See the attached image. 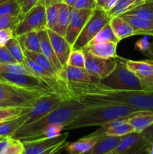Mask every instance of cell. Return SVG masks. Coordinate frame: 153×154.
Returning a JSON list of instances; mask_svg holds the SVG:
<instances>
[{"instance_id":"obj_28","label":"cell","mask_w":153,"mask_h":154,"mask_svg":"<svg viewBox=\"0 0 153 154\" xmlns=\"http://www.w3.org/2000/svg\"><path fill=\"white\" fill-rule=\"evenodd\" d=\"M119 42L120 41L116 36L109 23L104 27H103V29L93 38L88 46H91V45H95L98 43H105V42H113V43L118 44Z\"/></svg>"},{"instance_id":"obj_46","label":"cell","mask_w":153,"mask_h":154,"mask_svg":"<svg viewBox=\"0 0 153 154\" xmlns=\"http://www.w3.org/2000/svg\"><path fill=\"white\" fill-rule=\"evenodd\" d=\"M142 137L147 141V142L151 144L153 142V124H152L149 127L146 129L143 132H141Z\"/></svg>"},{"instance_id":"obj_52","label":"cell","mask_w":153,"mask_h":154,"mask_svg":"<svg viewBox=\"0 0 153 154\" xmlns=\"http://www.w3.org/2000/svg\"><path fill=\"white\" fill-rule=\"evenodd\" d=\"M147 154H153V142H152L151 144H149V145H148Z\"/></svg>"},{"instance_id":"obj_34","label":"cell","mask_w":153,"mask_h":154,"mask_svg":"<svg viewBox=\"0 0 153 154\" xmlns=\"http://www.w3.org/2000/svg\"><path fill=\"white\" fill-rule=\"evenodd\" d=\"M62 3L52 4L46 7V29L52 30L55 26L58 16L60 9Z\"/></svg>"},{"instance_id":"obj_12","label":"cell","mask_w":153,"mask_h":154,"mask_svg":"<svg viewBox=\"0 0 153 154\" xmlns=\"http://www.w3.org/2000/svg\"><path fill=\"white\" fill-rule=\"evenodd\" d=\"M132 132H134V127L127 121L125 117H122L101 126L100 129H97L93 134L100 137H122Z\"/></svg>"},{"instance_id":"obj_26","label":"cell","mask_w":153,"mask_h":154,"mask_svg":"<svg viewBox=\"0 0 153 154\" xmlns=\"http://www.w3.org/2000/svg\"><path fill=\"white\" fill-rule=\"evenodd\" d=\"M24 55H25V57L31 59L32 61L37 63L38 66L43 68L44 69H45L46 72L50 73L54 77L58 78V70L56 69L55 66L50 63V61L42 53H37L33 52V51H26L24 52Z\"/></svg>"},{"instance_id":"obj_3","label":"cell","mask_w":153,"mask_h":154,"mask_svg":"<svg viewBox=\"0 0 153 154\" xmlns=\"http://www.w3.org/2000/svg\"><path fill=\"white\" fill-rule=\"evenodd\" d=\"M139 110L124 105L88 107L66 125L64 130H73L88 126H104L116 119L130 115Z\"/></svg>"},{"instance_id":"obj_48","label":"cell","mask_w":153,"mask_h":154,"mask_svg":"<svg viewBox=\"0 0 153 154\" xmlns=\"http://www.w3.org/2000/svg\"><path fill=\"white\" fill-rule=\"evenodd\" d=\"M143 54H145L146 56H147L148 57H149V58L152 59L153 60V40L152 42L150 43L149 47H148V48L147 49V51H145Z\"/></svg>"},{"instance_id":"obj_53","label":"cell","mask_w":153,"mask_h":154,"mask_svg":"<svg viewBox=\"0 0 153 154\" xmlns=\"http://www.w3.org/2000/svg\"><path fill=\"white\" fill-rule=\"evenodd\" d=\"M14 106L11 104L8 103V102H0V107H10Z\"/></svg>"},{"instance_id":"obj_39","label":"cell","mask_w":153,"mask_h":154,"mask_svg":"<svg viewBox=\"0 0 153 154\" xmlns=\"http://www.w3.org/2000/svg\"><path fill=\"white\" fill-rule=\"evenodd\" d=\"M62 130H64V126L62 125H50V126H46L45 129H44L41 133L34 140L40 139V138H55V137L61 135V132Z\"/></svg>"},{"instance_id":"obj_54","label":"cell","mask_w":153,"mask_h":154,"mask_svg":"<svg viewBox=\"0 0 153 154\" xmlns=\"http://www.w3.org/2000/svg\"><path fill=\"white\" fill-rule=\"evenodd\" d=\"M8 1H10V0H0V5L2 4V3H4V2H8Z\"/></svg>"},{"instance_id":"obj_38","label":"cell","mask_w":153,"mask_h":154,"mask_svg":"<svg viewBox=\"0 0 153 154\" xmlns=\"http://www.w3.org/2000/svg\"><path fill=\"white\" fill-rule=\"evenodd\" d=\"M22 16H10L2 15L0 16V29H12L14 31Z\"/></svg>"},{"instance_id":"obj_8","label":"cell","mask_w":153,"mask_h":154,"mask_svg":"<svg viewBox=\"0 0 153 154\" xmlns=\"http://www.w3.org/2000/svg\"><path fill=\"white\" fill-rule=\"evenodd\" d=\"M69 99L67 96H63L57 93L45 95L34 104L32 107L27 111L28 118L23 125L28 124L49 114L51 111L56 108L58 105L66 99Z\"/></svg>"},{"instance_id":"obj_50","label":"cell","mask_w":153,"mask_h":154,"mask_svg":"<svg viewBox=\"0 0 153 154\" xmlns=\"http://www.w3.org/2000/svg\"><path fill=\"white\" fill-rule=\"evenodd\" d=\"M63 0H44L45 5L48 6L52 4H57V3H62Z\"/></svg>"},{"instance_id":"obj_2","label":"cell","mask_w":153,"mask_h":154,"mask_svg":"<svg viewBox=\"0 0 153 154\" xmlns=\"http://www.w3.org/2000/svg\"><path fill=\"white\" fill-rule=\"evenodd\" d=\"M87 108L85 104L76 98L68 99L44 117L21 126L12 137L20 140L22 142L32 141L50 125H62L64 127Z\"/></svg>"},{"instance_id":"obj_45","label":"cell","mask_w":153,"mask_h":154,"mask_svg":"<svg viewBox=\"0 0 153 154\" xmlns=\"http://www.w3.org/2000/svg\"><path fill=\"white\" fill-rule=\"evenodd\" d=\"M146 90L153 91V75L145 78H140Z\"/></svg>"},{"instance_id":"obj_10","label":"cell","mask_w":153,"mask_h":154,"mask_svg":"<svg viewBox=\"0 0 153 154\" xmlns=\"http://www.w3.org/2000/svg\"><path fill=\"white\" fill-rule=\"evenodd\" d=\"M0 81L32 90L55 93L43 80L36 75L0 72Z\"/></svg>"},{"instance_id":"obj_41","label":"cell","mask_w":153,"mask_h":154,"mask_svg":"<svg viewBox=\"0 0 153 154\" xmlns=\"http://www.w3.org/2000/svg\"><path fill=\"white\" fill-rule=\"evenodd\" d=\"M17 63L5 46L0 47V63Z\"/></svg>"},{"instance_id":"obj_14","label":"cell","mask_w":153,"mask_h":154,"mask_svg":"<svg viewBox=\"0 0 153 154\" xmlns=\"http://www.w3.org/2000/svg\"><path fill=\"white\" fill-rule=\"evenodd\" d=\"M46 30L56 55L63 68L67 66L69 56L72 51V46L66 41L64 37L57 34L52 30Z\"/></svg>"},{"instance_id":"obj_5","label":"cell","mask_w":153,"mask_h":154,"mask_svg":"<svg viewBox=\"0 0 153 154\" xmlns=\"http://www.w3.org/2000/svg\"><path fill=\"white\" fill-rule=\"evenodd\" d=\"M53 93L19 87L0 81V102H8L14 106L32 107L42 96Z\"/></svg>"},{"instance_id":"obj_42","label":"cell","mask_w":153,"mask_h":154,"mask_svg":"<svg viewBox=\"0 0 153 154\" xmlns=\"http://www.w3.org/2000/svg\"><path fill=\"white\" fill-rule=\"evenodd\" d=\"M21 8L22 15H24L28 11L32 8L37 5L40 0H17Z\"/></svg>"},{"instance_id":"obj_7","label":"cell","mask_w":153,"mask_h":154,"mask_svg":"<svg viewBox=\"0 0 153 154\" xmlns=\"http://www.w3.org/2000/svg\"><path fill=\"white\" fill-rule=\"evenodd\" d=\"M46 29V5L44 0H40L27 13L22 15L20 21L14 31V36Z\"/></svg>"},{"instance_id":"obj_49","label":"cell","mask_w":153,"mask_h":154,"mask_svg":"<svg viewBox=\"0 0 153 154\" xmlns=\"http://www.w3.org/2000/svg\"><path fill=\"white\" fill-rule=\"evenodd\" d=\"M77 2L78 0H63L62 3L67 5L69 7H74V5Z\"/></svg>"},{"instance_id":"obj_1","label":"cell","mask_w":153,"mask_h":154,"mask_svg":"<svg viewBox=\"0 0 153 154\" xmlns=\"http://www.w3.org/2000/svg\"><path fill=\"white\" fill-rule=\"evenodd\" d=\"M62 86L69 98H76L87 107L124 105L139 111L153 112V91L114 90L97 79L88 82L62 80Z\"/></svg>"},{"instance_id":"obj_13","label":"cell","mask_w":153,"mask_h":154,"mask_svg":"<svg viewBox=\"0 0 153 154\" xmlns=\"http://www.w3.org/2000/svg\"><path fill=\"white\" fill-rule=\"evenodd\" d=\"M93 10H80L74 17L69 20V24L68 26L64 38L71 46H73L75 41L79 36L80 33L83 29L84 26L88 20Z\"/></svg>"},{"instance_id":"obj_37","label":"cell","mask_w":153,"mask_h":154,"mask_svg":"<svg viewBox=\"0 0 153 154\" xmlns=\"http://www.w3.org/2000/svg\"><path fill=\"white\" fill-rule=\"evenodd\" d=\"M86 56L82 50H72L67 65L85 69Z\"/></svg>"},{"instance_id":"obj_6","label":"cell","mask_w":153,"mask_h":154,"mask_svg":"<svg viewBox=\"0 0 153 154\" xmlns=\"http://www.w3.org/2000/svg\"><path fill=\"white\" fill-rule=\"evenodd\" d=\"M110 19L111 17L107 12L101 8L96 7L75 41L72 46V50H83L86 48L93 38L103 29V27L109 23Z\"/></svg>"},{"instance_id":"obj_23","label":"cell","mask_w":153,"mask_h":154,"mask_svg":"<svg viewBox=\"0 0 153 154\" xmlns=\"http://www.w3.org/2000/svg\"><path fill=\"white\" fill-rule=\"evenodd\" d=\"M122 137L101 136L95 145L84 154H107L118 144Z\"/></svg>"},{"instance_id":"obj_35","label":"cell","mask_w":153,"mask_h":154,"mask_svg":"<svg viewBox=\"0 0 153 154\" xmlns=\"http://www.w3.org/2000/svg\"><path fill=\"white\" fill-rule=\"evenodd\" d=\"M22 16L21 8L17 0H10L0 5V16Z\"/></svg>"},{"instance_id":"obj_17","label":"cell","mask_w":153,"mask_h":154,"mask_svg":"<svg viewBox=\"0 0 153 154\" xmlns=\"http://www.w3.org/2000/svg\"><path fill=\"white\" fill-rule=\"evenodd\" d=\"M127 121L134 129L135 132L141 133L153 124V112L148 111H137L125 117Z\"/></svg>"},{"instance_id":"obj_15","label":"cell","mask_w":153,"mask_h":154,"mask_svg":"<svg viewBox=\"0 0 153 154\" xmlns=\"http://www.w3.org/2000/svg\"><path fill=\"white\" fill-rule=\"evenodd\" d=\"M99 138L100 136L92 133L74 142H67L64 149L68 154H84L95 145Z\"/></svg>"},{"instance_id":"obj_27","label":"cell","mask_w":153,"mask_h":154,"mask_svg":"<svg viewBox=\"0 0 153 154\" xmlns=\"http://www.w3.org/2000/svg\"><path fill=\"white\" fill-rule=\"evenodd\" d=\"M122 15H130L153 20V0H146L142 4L136 6Z\"/></svg>"},{"instance_id":"obj_55","label":"cell","mask_w":153,"mask_h":154,"mask_svg":"<svg viewBox=\"0 0 153 154\" xmlns=\"http://www.w3.org/2000/svg\"></svg>"},{"instance_id":"obj_40","label":"cell","mask_w":153,"mask_h":154,"mask_svg":"<svg viewBox=\"0 0 153 154\" xmlns=\"http://www.w3.org/2000/svg\"><path fill=\"white\" fill-rule=\"evenodd\" d=\"M74 7L80 10H94L97 7V2L96 0H78Z\"/></svg>"},{"instance_id":"obj_11","label":"cell","mask_w":153,"mask_h":154,"mask_svg":"<svg viewBox=\"0 0 153 154\" xmlns=\"http://www.w3.org/2000/svg\"><path fill=\"white\" fill-rule=\"evenodd\" d=\"M68 132L61 134L58 136L50 138H40L32 141H23L24 151L22 154H44L57 144L66 142Z\"/></svg>"},{"instance_id":"obj_4","label":"cell","mask_w":153,"mask_h":154,"mask_svg":"<svg viewBox=\"0 0 153 154\" xmlns=\"http://www.w3.org/2000/svg\"><path fill=\"white\" fill-rule=\"evenodd\" d=\"M116 66L113 72L99 82L114 90H146L140 78L129 70L125 64V59L117 57Z\"/></svg>"},{"instance_id":"obj_21","label":"cell","mask_w":153,"mask_h":154,"mask_svg":"<svg viewBox=\"0 0 153 154\" xmlns=\"http://www.w3.org/2000/svg\"><path fill=\"white\" fill-rule=\"evenodd\" d=\"M110 24L119 41L134 35L133 27L122 16L112 17L110 20Z\"/></svg>"},{"instance_id":"obj_47","label":"cell","mask_w":153,"mask_h":154,"mask_svg":"<svg viewBox=\"0 0 153 154\" xmlns=\"http://www.w3.org/2000/svg\"><path fill=\"white\" fill-rule=\"evenodd\" d=\"M118 0H106L104 5L103 9L106 12H109L112 10V8L116 7V5L118 3Z\"/></svg>"},{"instance_id":"obj_30","label":"cell","mask_w":153,"mask_h":154,"mask_svg":"<svg viewBox=\"0 0 153 154\" xmlns=\"http://www.w3.org/2000/svg\"><path fill=\"white\" fill-rule=\"evenodd\" d=\"M69 7L67 5L62 3L60 9L59 16L55 26L52 29V31L57 34L64 37L67 32L68 26L69 24Z\"/></svg>"},{"instance_id":"obj_24","label":"cell","mask_w":153,"mask_h":154,"mask_svg":"<svg viewBox=\"0 0 153 154\" xmlns=\"http://www.w3.org/2000/svg\"><path fill=\"white\" fill-rule=\"evenodd\" d=\"M128 69L137 75L139 78H145L153 75V60H125Z\"/></svg>"},{"instance_id":"obj_19","label":"cell","mask_w":153,"mask_h":154,"mask_svg":"<svg viewBox=\"0 0 153 154\" xmlns=\"http://www.w3.org/2000/svg\"><path fill=\"white\" fill-rule=\"evenodd\" d=\"M131 25L134 35L153 36V20L130 15H121Z\"/></svg>"},{"instance_id":"obj_43","label":"cell","mask_w":153,"mask_h":154,"mask_svg":"<svg viewBox=\"0 0 153 154\" xmlns=\"http://www.w3.org/2000/svg\"><path fill=\"white\" fill-rule=\"evenodd\" d=\"M14 36L12 29H0V47L5 46L10 39Z\"/></svg>"},{"instance_id":"obj_22","label":"cell","mask_w":153,"mask_h":154,"mask_svg":"<svg viewBox=\"0 0 153 154\" xmlns=\"http://www.w3.org/2000/svg\"><path fill=\"white\" fill-rule=\"evenodd\" d=\"M28 118L27 111L20 116L0 123V138L12 137L16 131L26 123Z\"/></svg>"},{"instance_id":"obj_44","label":"cell","mask_w":153,"mask_h":154,"mask_svg":"<svg viewBox=\"0 0 153 154\" xmlns=\"http://www.w3.org/2000/svg\"><path fill=\"white\" fill-rule=\"evenodd\" d=\"M150 43L148 41V37L146 36V37L142 38L140 39L135 44V48L136 49H137L138 51H141V52L144 53L145 51H147V49L149 47Z\"/></svg>"},{"instance_id":"obj_36","label":"cell","mask_w":153,"mask_h":154,"mask_svg":"<svg viewBox=\"0 0 153 154\" xmlns=\"http://www.w3.org/2000/svg\"><path fill=\"white\" fill-rule=\"evenodd\" d=\"M24 151L23 143L19 139L10 137L7 145L1 154H22Z\"/></svg>"},{"instance_id":"obj_18","label":"cell","mask_w":153,"mask_h":154,"mask_svg":"<svg viewBox=\"0 0 153 154\" xmlns=\"http://www.w3.org/2000/svg\"><path fill=\"white\" fill-rule=\"evenodd\" d=\"M38 35L39 40H40L41 53L50 61V63L55 66V68L58 70V73H59L60 71L62 69V66L57 58L55 51L52 48L49 35H48L47 30L45 29L38 32Z\"/></svg>"},{"instance_id":"obj_29","label":"cell","mask_w":153,"mask_h":154,"mask_svg":"<svg viewBox=\"0 0 153 154\" xmlns=\"http://www.w3.org/2000/svg\"><path fill=\"white\" fill-rule=\"evenodd\" d=\"M144 2H146V0H118L116 7L107 13L111 17L115 16H121L136 8V6L142 4Z\"/></svg>"},{"instance_id":"obj_16","label":"cell","mask_w":153,"mask_h":154,"mask_svg":"<svg viewBox=\"0 0 153 154\" xmlns=\"http://www.w3.org/2000/svg\"><path fill=\"white\" fill-rule=\"evenodd\" d=\"M58 78L70 82H88L94 80L86 69L71 66H64L58 73Z\"/></svg>"},{"instance_id":"obj_25","label":"cell","mask_w":153,"mask_h":154,"mask_svg":"<svg viewBox=\"0 0 153 154\" xmlns=\"http://www.w3.org/2000/svg\"><path fill=\"white\" fill-rule=\"evenodd\" d=\"M16 37L23 52H25L26 51H29L41 53L38 32H29Z\"/></svg>"},{"instance_id":"obj_51","label":"cell","mask_w":153,"mask_h":154,"mask_svg":"<svg viewBox=\"0 0 153 154\" xmlns=\"http://www.w3.org/2000/svg\"><path fill=\"white\" fill-rule=\"evenodd\" d=\"M105 2H106V0H96V2H97V7L103 8Z\"/></svg>"},{"instance_id":"obj_32","label":"cell","mask_w":153,"mask_h":154,"mask_svg":"<svg viewBox=\"0 0 153 154\" xmlns=\"http://www.w3.org/2000/svg\"><path fill=\"white\" fill-rule=\"evenodd\" d=\"M0 72L34 75V73L25 64L19 63H0Z\"/></svg>"},{"instance_id":"obj_20","label":"cell","mask_w":153,"mask_h":154,"mask_svg":"<svg viewBox=\"0 0 153 154\" xmlns=\"http://www.w3.org/2000/svg\"><path fill=\"white\" fill-rule=\"evenodd\" d=\"M117 45L118 44L113 42L98 43L91 46H87L83 50L91 54L92 55L100 58H116L118 57L116 54Z\"/></svg>"},{"instance_id":"obj_31","label":"cell","mask_w":153,"mask_h":154,"mask_svg":"<svg viewBox=\"0 0 153 154\" xmlns=\"http://www.w3.org/2000/svg\"><path fill=\"white\" fill-rule=\"evenodd\" d=\"M30 108L31 107H0V123L19 117L28 111Z\"/></svg>"},{"instance_id":"obj_9","label":"cell","mask_w":153,"mask_h":154,"mask_svg":"<svg viewBox=\"0 0 153 154\" xmlns=\"http://www.w3.org/2000/svg\"><path fill=\"white\" fill-rule=\"evenodd\" d=\"M86 56L85 69L88 75L97 80L103 79L110 75L116 66V58L104 59L92 55L82 50Z\"/></svg>"},{"instance_id":"obj_33","label":"cell","mask_w":153,"mask_h":154,"mask_svg":"<svg viewBox=\"0 0 153 154\" xmlns=\"http://www.w3.org/2000/svg\"><path fill=\"white\" fill-rule=\"evenodd\" d=\"M5 47L17 63L25 64L26 57L16 36H14L10 39L5 45Z\"/></svg>"}]
</instances>
